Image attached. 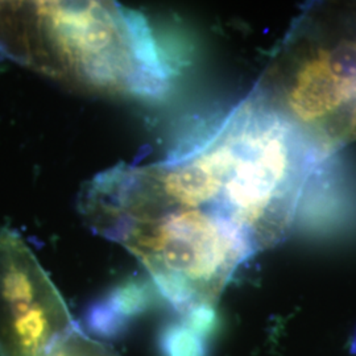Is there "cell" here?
I'll return each mask as SVG.
<instances>
[{
  "instance_id": "1",
  "label": "cell",
  "mask_w": 356,
  "mask_h": 356,
  "mask_svg": "<svg viewBox=\"0 0 356 356\" xmlns=\"http://www.w3.org/2000/svg\"><path fill=\"white\" fill-rule=\"evenodd\" d=\"M0 49L95 89L156 95L168 78L145 20L110 3L6 4Z\"/></svg>"
},
{
  "instance_id": "2",
  "label": "cell",
  "mask_w": 356,
  "mask_h": 356,
  "mask_svg": "<svg viewBox=\"0 0 356 356\" xmlns=\"http://www.w3.org/2000/svg\"><path fill=\"white\" fill-rule=\"evenodd\" d=\"M226 149L220 216L254 251L280 238L300 176L288 122L256 101L243 103L218 128Z\"/></svg>"
},
{
  "instance_id": "3",
  "label": "cell",
  "mask_w": 356,
  "mask_h": 356,
  "mask_svg": "<svg viewBox=\"0 0 356 356\" xmlns=\"http://www.w3.org/2000/svg\"><path fill=\"white\" fill-rule=\"evenodd\" d=\"M76 323L38 257L0 229V356H47Z\"/></svg>"
},
{
  "instance_id": "4",
  "label": "cell",
  "mask_w": 356,
  "mask_h": 356,
  "mask_svg": "<svg viewBox=\"0 0 356 356\" xmlns=\"http://www.w3.org/2000/svg\"><path fill=\"white\" fill-rule=\"evenodd\" d=\"M282 99L294 122L344 141L356 108V38L307 48L293 64Z\"/></svg>"
},
{
  "instance_id": "5",
  "label": "cell",
  "mask_w": 356,
  "mask_h": 356,
  "mask_svg": "<svg viewBox=\"0 0 356 356\" xmlns=\"http://www.w3.org/2000/svg\"><path fill=\"white\" fill-rule=\"evenodd\" d=\"M153 294L151 285L143 281L132 280L116 286L104 301L120 318L131 323L132 319L141 317L152 307Z\"/></svg>"
},
{
  "instance_id": "6",
  "label": "cell",
  "mask_w": 356,
  "mask_h": 356,
  "mask_svg": "<svg viewBox=\"0 0 356 356\" xmlns=\"http://www.w3.org/2000/svg\"><path fill=\"white\" fill-rule=\"evenodd\" d=\"M159 350L163 356H207L206 341L184 322H170L163 327Z\"/></svg>"
},
{
  "instance_id": "7",
  "label": "cell",
  "mask_w": 356,
  "mask_h": 356,
  "mask_svg": "<svg viewBox=\"0 0 356 356\" xmlns=\"http://www.w3.org/2000/svg\"><path fill=\"white\" fill-rule=\"evenodd\" d=\"M47 356H120L113 347L86 335L76 326L60 342L51 347Z\"/></svg>"
},
{
  "instance_id": "8",
  "label": "cell",
  "mask_w": 356,
  "mask_h": 356,
  "mask_svg": "<svg viewBox=\"0 0 356 356\" xmlns=\"http://www.w3.org/2000/svg\"><path fill=\"white\" fill-rule=\"evenodd\" d=\"M86 326L90 332L104 338V339H116L127 331V321L120 318L106 301H99L90 306L85 314Z\"/></svg>"
},
{
  "instance_id": "9",
  "label": "cell",
  "mask_w": 356,
  "mask_h": 356,
  "mask_svg": "<svg viewBox=\"0 0 356 356\" xmlns=\"http://www.w3.org/2000/svg\"><path fill=\"white\" fill-rule=\"evenodd\" d=\"M189 329L206 338L211 337L218 327V314L214 305H197L184 313L182 321Z\"/></svg>"
}]
</instances>
